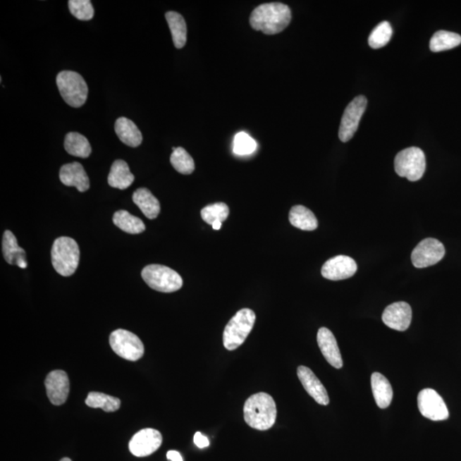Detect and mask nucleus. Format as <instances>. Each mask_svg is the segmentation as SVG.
<instances>
[{"instance_id": "obj_1", "label": "nucleus", "mask_w": 461, "mask_h": 461, "mask_svg": "<svg viewBox=\"0 0 461 461\" xmlns=\"http://www.w3.org/2000/svg\"><path fill=\"white\" fill-rule=\"evenodd\" d=\"M291 21V11L282 3H266L259 6L250 15V25L254 30L269 35L281 33Z\"/></svg>"}, {"instance_id": "obj_2", "label": "nucleus", "mask_w": 461, "mask_h": 461, "mask_svg": "<svg viewBox=\"0 0 461 461\" xmlns=\"http://www.w3.org/2000/svg\"><path fill=\"white\" fill-rule=\"evenodd\" d=\"M244 415L249 426L258 431L269 430L276 422V403L272 396L264 392L254 394L246 400Z\"/></svg>"}, {"instance_id": "obj_3", "label": "nucleus", "mask_w": 461, "mask_h": 461, "mask_svg": "<svg viewBox=\"0 0 461 461\" xmlns=\"http://www.w3.org/2000/svg\"><path fill=\"white\" fill-rule=\"evenodd\" d=\"M51 254L56 273L63 277L71 276L75 273L80 262V249L75 240L68 237L56 238Z\"/></svg>"}, {"instance_id": "obj_4", "label": "nucleus", "mask_w": 461, "mask_h": 461, "mask_svg": "<svg viewBox=\"0 0 461 461\" xmlns=\"http://www.w3.org/2000/svg\"><path fill=\"white\" fill-rule=\"evenodd\" d=\"M256 314L250 309H242L230 319L223 333V345L233 351L240 348L248 338L256 322Z\"/></svg>"}, {"instance_id": "obj_5", "label": "nucleus", "mask_w": 461, "mask_h": 461, "mask_svg": "<svg viewBox=\"0 0 461 461\" xmlns=\"http://www.w3.org/2000/svg\"><path fill=\"white\" fill-rule=\"evenodd\" d=\"M56 82L61 96L70 106L80 108L86 103L88 87L86 80L78 73L61 71L56 76Z\"/></svg>"}, {"instance_id": "obj_6", "label": "nucleus", "mask_w": 461, "mask_h": 461, "mask_svg": "<svg viewBox=\"0 0 461 461\" xmlns=\"http://www.w3.org/2000/svg\"><path fill=\"white\" fill-rule=\"evenodd\" d=\"M143 280L152 289L160 293H171L183 286V280L176 271L163 265L152 264L145 266Z\"/></svg>"}, {"instance_id": "obj_7", "label": "nucleus", "mask_w": 461, "mask_h": 461, "mask_svg": "<svg viewBox=\"0 0 461 461\" xmlns=\"http://www.w3.org/2000/svg\"><path fill=\"white\" fill-rule=\"evenodd\" d=\"M426 156L422 149L410 147L400 152L395 159V171L408 180L422 179L426 171Z\"/></svg>"}, {"instance_id": "obj_8", "label": "nucleus", "mask_w": 461, "mask_h": 461, "mask_svg": "<svg viewBox=\"0 0 461 461\" xmlns=\"http://www.w3.org/2000/svg\"><path fill=\"white\" fill-rule=\"evenodd\" d=\"M110 345L117 355L130 362H137L143 357L145 353L142 341L137 336L127 330L113 331L110 337Z\"/></svg>"}, {"instance_id": "obj_9", "label": "nucleus", "mask_w": 461, "mask_h": 461, "mask_svg": "<svg viewBox=\"0 0 461 461\" xmlns=\"http://www.w3.org/2000/svg\"><path fill=\"white\" fill-rule=\"evenodd\" d=\"M367 105L366 97L358 96L346 107L338 132V137L342 142H348L357 133L359 121L366 111Z\"/></svg>"}, {"instance_id": "obj_10", "label": "nucleus", "mask_w": 461, "mask_h": 461, "mask_svg": "<svg viewBox=\"0 0 461 461\" xmlns=\"http://www.w3.org/2000/svg\"><path fill=\"white\" fill-rule=\"evenodd\" d=\"M445 248L436 238H426L412 252V264L417 269L427 268L439 262L444 257Z\"/></svg>"}, {"instance_id": "obj_11", "label": "nucleus", "mask_w": 461, "mask_h": 461, "mask_svg": "<svg viewBox=\"0 0 461 461\" xmlns=\"http://www.w3.org/2000/svg\"><path fill=\"white\" fill-rule=\"evenodd\" d=\"M418 407L420 414L432 422H442L450 417L446 404L434 390L424 389L419 392Z\"/></svg>"}, {"instance_id": "obj_12", "label": "nucleus", "mask_w": 461, "mask_h": 461, "mask_svg": "<svg viewBox=\"0 0 461 461\" xmlns=\"http://www.w3.org/2000/svg\"><path fill=\"white\" fill-rule=\"evenodd\" d=\"M163 443V436L155 429L140 431L129 443V450L136 457H147L155 453Z\"/></svg>"}, {"instance_id": "obj_13", "label": "nucleus", "mask_w": 461, "mask_h": 461, "mask_svg": "<svg viewBox=\"0 0 461 461\" xmlns=\"http://www.w3.org/2000/svg\"><path fill=\"white\" fill-rule=\"evenodd\" d=\"M44 386L50 402L56 406L66 403L70 394V379L66 371L55 370L47 375Z\"/></svg>"}, {"instance_id": "obj_14", "label": "nucleus", "mask_w": 461, "mask_h": 461, "mask_svg": "<svg viewBox=\"0 0 461 461\" xmlns=\"http://www.w3.org/2000/svg\"><path fill=\"white\" fill-rule=\"evenodd\" d=\"M357 264L354 259L347 256H337L327 261L321 269L322 276L330 281H343L357 273Z\"/></svg>"}, {"instance_id": "obj_15", "label": "nucleus", "mask_w": 461, "mask_h": 461, "mask_svg": "<svg viewBox=\"0 0 461 461\" xmlns=\"http://www.w3.org/2000/svg\"><path fill=\"white\" fill-rule=\"evenodd\" d=\"M382 319L384 324L391 329L406 331L411 324V307L405 302L392 303L384 309Z\"/></svg>"}, {"instance_id": "obj_16", "label": "nucleus", "mask_w": 461, "mask_h": 461, "mask_svg": "<svg viewBox=\"0 0 461 461\" xmlns=\"http://www.w3.org/2000/svg\"><path fill=\"white\" fill-rule=\"evenodd\" d=\"M298 379L303 388L321 405L326 406L330 402L328 393L322 383L309 367L300 366L297 368Z\"/></svg>"}, {"instance_id": "obj_17", "label": "nucleus", "mask_w": 461, "mask_h": 461, "mask_svg": "<svg viewBox=\"0 0 461 461\" xmlns=\"http://www.w3.org/2000/svg\"><path fill=\"white\" fill-rule=\"evenodd\" d=\"M317 343L327 362L337 369L343 367V359L334 335L326 327L318 331Z\"/></svg>"}, {"instance_id": "obj_18", "label": "nucleus", "mask_w": 461, "mask_h": 461, "mask_svg": "<svg viewBox=\"0 0 461 461\" xmlns=\"http://www.w3.org/2000/svg\"><path fill=\"white\" fill-rule=\"evenodd\" d=\"M60 180L67 187H75L80 192H87L90 188V180L83 166L79 163L63 165L60 169Z\"/></svg>"}, {"instance_id": "obj_19", "label": "nucleus", "mask_w": 461, "mask_h": 461, "mask_svg": "<svg viewBox=\"0 0 461 461\" xmlns=\"http://www.w3.org/2000/svg\"><path fill=\"white\" fill-rule=\"evenodd\" d=\"M3 254L6 261L11 265H17L19 268L26 269L27 262L25 250L19 247L17 238L11 230H6L2 241Z\"/></svg>"}, {"instance_id": "obj_20", "label": "nucleus", "mask_w": 461, "mask_h": 461, "mask_svg": "<svg viewBox=\"0 0 461 461\" xmlns=\"http://www.w3.org/2000/svg\"><path fill=\"white\" fill-rule=\"evenodd\" d=\"M115 131L121 142L130 147H137L142 144V133L133 121L120 117L115 123Z\"/></svg>"}, {"instance_id": "obj_21", "label": "nucleus", "mask_w": 461, "mask_h": 461, "mask_svg": "<svg viewBox=\"0 0 461 461\" xmlns=\"http://www.w3.org/2000/svg\"><path fill=\"white\" fill-rule=\"evenodd\" d=\"M133 201L148 219H156L161 211L159 199L147 188H139L133 194Z\"/></svg>"}, {"instance_id": "obj_22", "label": "nucleus", "mask_w": 461, "mask_h": 461, "mask_svg": "<svg viewBox=\"0 0 461 461\" xmlns=\"http://www.w3.org/2000/svg\"><path fill=\"white\" fill-rule=\"evenodd\" d=\"M371 386L378 407L382 410L389 407L393 398V390L389 380L381 374L374 373L371 377Z\"/></svg>"}, {"instance_id": "obj_23", "label": "nucleus", "mask_w": 461, "mask_h": 461, "mask_svg": "<svg viewBox=\"0 0 461 461\" xmlns=\"http://www.w3.org/2000/svg\"><path fill=\"white\" fill-rule=\"evenodd\" d=\"M135 181V176L130 172L129 166L123 160H116L112 164L108 183L113 188L125 190Z\"/></svg>"}, {"instance_id": "obj_24", "label": "nucleus", "mask_w": 461, "mask_h": 461, "mask_svg": "<svg viewBox=\"0 0 461 461\" xmlns=\"http://www.w3.org/2000/svg\"><path fill=\"white\" fill-rule=\"evenodd\" d=\"M290 224L302 230H314L318 228V221L310 209L302 205L294 206L289 214Z\"/></svg>"}, {"instance_id": "obj_25", "label": "nucleus", "mask_w": 461, "mask_h": 461, "mask_svg": "<svg viewBox=\"0 0 461 461\" xmlns=\"http://www.w3.org/2000/svg\"><path fill=\"white\" fill-rule=\"evenodd\" d=\"M168 27L171 28L173 42L178 49H181L187 43L188 28L187 23L182 16L176 11H168L165 15Z\"/></svg>"}, {"instance_id": "obj_26", "label": "nucleus", "mask_w": 461, "mask_h": 461, "mask_svg": "<svg viewBox=\"0 0 461 461\" xmlns=\"http://www.w3.org/2000/svg\"><path fill=\"white\" fill-rule=\"evenodd\" d=\"M64 148L70 155L87 159L92 153L90 143L86 137L79 133H68L64 140Z\"/></svg>"}, {"instance_id": "obj_27", "label": "nucleus", "mask_w": 461, "mask_h": 461, "mask_svg": "<svg viewBox=\"0 0 461 461\" xmlns=\"http://www.w3.org/2000/svg\"><path fill=\"white\" fill-rule=\"evenodd\" d=\"M113 222L123 232L130 234H139L145 232L144 222L126 210H119L113 216Z\"/></svg>"}, {"instance_id": "obj_28", "label": "nucleus", "mask_w": 461, "mask_h": 461, "mask_svg": "<svg viewBox=\"0 0 461 461\" xmlns=\"http://www.w3.org/2000/svg\"><path fill=\"white\" fill-rule=\"evenodd\" d=\"M461 44V36L445 30L436 32L430 42V49L434 52H440L453 49Z\"/></svg>"}, {"instance_id": "obj_29", "label": "nucleus", "mask_w": 461, "mask_h": 461, "mask_svg": "<svg viewBox=\"0 0 461 461\" xmlns=\"http://www.w3.org/2000/svg\"><path fill=\"white\" fill-rule=\"evenodd\" d=\"M86 404L92 408H102L104 412H111L119 410L120 399L100 392H91L87 395Z\"/></svg>"}, {"instance_id": "obj_30", "label": "nucleus", "mask_w": 461, "mask_h": 461, "mask_svg": "<svg viewBox=\"0 0 461 461\" xmlns=\"http://www.w3.org/2000/svg\"><path fill=\"white\" fill-rule=\"evenodd\" d=\"M171 164L182 175H191L195 169V164L191 155L184 148H173Z\"/></svg>"}, {"instance_id": "obj_31", "label": "nucleus", "mask_w": 461, "mask_h": 461, "mask_svg": "<svg viewBox=\"0 0 461 461\" xmlns=\"http://www.w3.org/2000/svg\"><path fill=\"white\" fill-rule=\"evenodd\" d=\"M228 206L224 203H216L206 206L201 210V216L206 223L213 225L216 221L223 222L229 216Z\"/></svg>"}, {"instance_id": "obj_32", "label": "nucleus", "mask_w": 461, "mask_h": 461, "mask_svg": "<svg viewBox=\"0 0 461 461\" xmlns=\"http://www.w3.org/2000/svg\"><path fill=\"white\" fill-rule=\"evenodd\" d=\"M392 33H393V30H392L391 24L388 22H382L371 32L369 39H368V43L374 49H379L390 42Z\"/></svg>"}, {"instance_id": "obj_33", "label": "nucleus", "mask_w": 461, "mask_h": 461, "mask_svg": "<svg viewBox=\"0 0 461 461\" xmlns=\"http://www.w3.org/2000/svg\"><path fill=\"white\" fill-rule=\"evenodd\" d=\"M70 13L80 21H89L94 16V9L90 0H70Z\"/></svg>"}, {"instance_id": "obj_34", "label": "nucleus", "mask_w": 461, "mask_h": 461, "mask_svg": "<svg viewBox=\"0 0 461 461\" xmlns=\"http://www.w3.org/2000/svg\"><path fill=\"white\" fill-rule=\"evenodd\" d=\"M257 147L256 141L248 133L240 132L234 137L233 152L237 155H250V154L256 152Z\"/></svg>"}, {"instance_id": "obj_35", "label": "nucleus", "mask_w": 461, "mask_h": 461, "mask_svg": "<svg viewBox=\"0 0 461 461\" xmlns=\"http://www.w3.org/2000/svg\"><path fill=\"white\" fill-rule=\"evenodd\" d=\"M194 443L196 444V446L199 448H204L209 446V440L208 438H206L205 436L201 434V432H197L194 435Z\"/></svg>"}, {"instance_id": "obj_36", "label": "nucleus", "mask_w": 461, "mask_h": 461, "mask_svg": "<svg viewBox=\"0 0 461 461\" xmlns=\"http://www.w3.org/2000/svg\"><path fill=\"white\" fill-rule=\"evenodd\" d=\"M167 458L171 461H183V459H182V456L180 453L176 450L168 451L167 453Z\"/></svg>"}, {"instance_id": "obj_37", "label": "nucleus", "mask_w": 461, "mask_h": 461, "mask_svg": "<svg viewBox=\"0 0 461 461\" xmlns=\"http://www.w3.org/2000/svg\"><path fill=\"white\" fill-rule=\"evenodd\" d=\"M222 222L221 221H216L212 225V228L214 230H220L221 228Z\"/></svg>"}, {"instance_id": "obj_38", "label": "nucleus", "mask_w": 461, "mask_h": 461, "mask_svg": "<svg viewBox=\"0 0 461 461\" xmlns=\"http://www.w3.org/2000/svg\"><path fill=\"white\" fill-rule=\"evenodd\" d=\"M60 461H72V460L70 459H68V458H63V459L61 460Z\"/></svg>"}]
</instances>
